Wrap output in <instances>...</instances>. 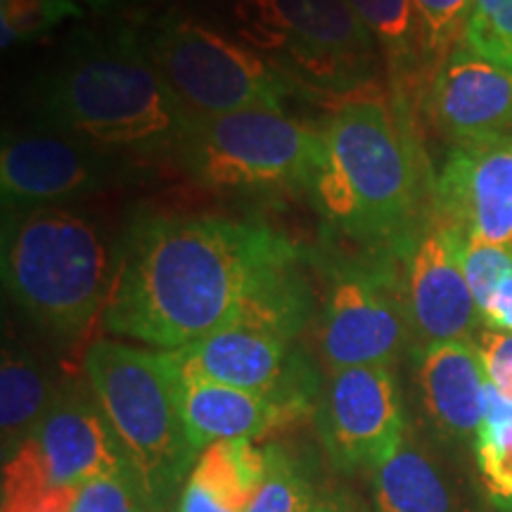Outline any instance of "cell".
<instances>
[{"label":"cell","mask_w":512,"mask_h":512,"mask_svg":"<svg viewBox=\"0 0 512 512\" xmlns=\"http://www.w3.org/2000/svg\"><path fill=\"white\" fill-rule=\"evenodd\" d=\"M185 171L221 192H302L325 164V131L285 112L249 110L192 117L181 143Z\"/></svg>","instance_id":"obj_7"},{"label":"cell","mask_w":512,"mask_h":512,"mask_svg":"<svg viewBox=\"0 0 512 512\" xmlns=\"http://www.w3.org/2000/svg\"><path fill=\"white\" fill-rule=\"evenodd\" d=\"M427 114L456 145L512 138V69L460 46L427 83Z\"/></svg>","instance_id":"obj_15"},{"label":"cell","mask_w":512,"mask_h":512,"mask_svg":"<svg viewBox=\"0 0 512 512\" xmlns=\"http://www.w3.org/2000/svg\"><path fill=\"white\" fill-rule=\"evenodd\" d=\"M418 382L434 427L448 439H477L486 373L470 342H439L420 351Z\"/></svg>","instance_id":"obj_17"},{"label":"cell","mask_w":512,"mask_h":512,"mask_svg":"<svg viewBox=\"0 0 512 512\" xmlns=\"http://www.w3.org/2000/svg\"><path fill=\"white\" fill-rule=\"evenodd\" d=\"M349 3L387 57L394 98L411 102L413 88L427 81L413 0H349Z\"/></svg>","instance_id":"obj_19"},{"label":"cell","mask_w":512,"mask_h":512,"mask_svg":"<svg viewBox=\"0 0 512 512\" xmlns=\"http://www.w3.org/2000/svg\"><path fill=\"white\" fill-rule=\"evenodd\" d=\"M463 242L453 230L432 226L408 256L403 290L413 339L422 349L467 342L482 318L460 264Z\"/></svg>","instance_id":"obj_14"},{"label":"cell","mask_w":512,"mask_h":512,"mask_svg":"<svg viewBox=\"0 0 512 512\" xmlns=\"http://www.w3.org/2000/svg\"><path fill=\"white\" fill-rule=\"evenodd\" d=\"M373 501L375 512H451L437 467L408 444L373 472Z\"/></svg>","instance_id":"obj_20"},{"label":"cell","mask_w":512,"mask_h":512,"mask_svg":"<svg viewBox=\"0 0 512 512\" xmlns=\"http://www.w3.org/2000/svg\"><path fill=\"white\" fill-rule=\"evenodd\" d=\"M176 512H235L228 505H223L214 494H209L207 489L200 484L185 479L181 496H178Z\"/></svg>","instance_id":"obj_32"},{"label":"cell","mask_w":512,"mask_h":512,"mask_svg":"<svg viewBox=\"0 0 512 512\" xmlns=\"http://www.w3.org/2000/svg\"><path fill=\"white\" fill-rule=\"evenodd\" d=\"M79 17H83V8L76 0H0L3 48L34 41L67 19Z\"/></svg>","instance_id":"obj_25"},{"label":"cell","mask_w":512,"mask_h":512,"mask_svg":"<svg viewBox=\"0 0 512 512\" xmlns=\"http://www.w3.org/2000/svg\"><path fill=\"white\" fill-rule=\"evenodd\" d=\"M174 356L183 375L266 396L283 408L292 425L316 415L320 399L316 366L294 337L264 323L235 320L202 342L174 351Z\"/></svg>","instance_id":"obj_10"},{"label":"cell","mask_w":512,"mask_h":512,"mask_svg":"<svg viewBox=\"0 0 512 512\" xmlns=\"http://www.w3.org/2000/svg\"><path fill=\"white\" fill-rule=\"evenodd\" d=\"M36 112L53 131L95 150L178 147L195 117L128 29L86 38L36 88Z\"/></svg>","instance_id":"obj_3"},{"label":"cell","mask_w":512,"mask_h":512,"mask_svg":"<svg viewBox=\"0 0 512 512\" xmlns=\"http://www.w3.org/2000/svg\"><path fill=\"white\" fill-rule=\"evenodd\" d=\"M477 351L489 382L512 401V332H484Z\"/></svg>","instance_id":"obj_30"},{"label":"cell","mask_w":512,"mask_h":512,"mask_svg":"<svg viewBox=\"0 0 512 512\" xmlns=\"http://www.w3.org/2000/svg\"><path fill=\"white\" fill-rule=\"evenodd\" d=\"M57 392L50 389L48 377L38 368L36 358L17 349L3 351L0 368V432L3 453L22 444L38 422L46 418Z\"/></svg>","instance_id":"obj_21"},{"label":"cell","mask_w":512,"mask_h":512,"mask_svg":"<svg viewBox=\"0 0 512 512\" xmlns=\"http://www.w3.org/2000/svg\"><path fill=\"white\" fill-rule=\"evenodd\" d=\"M460 264L479 311L486 309L491 294L512 275V254L505 245L486 240H465Z\"/></svg>","instance_id":"obj_28"},{"label":"cell","mask_w":512,"mask_h":512,"mask_svg":"<svg viewBox=\"0 0 512 512\" xmlns=\"http://www.w3.org/2000/svg\"><path fill=\"white\" fill-rule=\"evenodd\" d=\"M311 311L297 252L266 226L209 216H143L114 261L105 325L178 351L240 318L297 337Z\"/></svg>","instance_id":"obj_1"},{"label":"cell","mask_w":512,"mask_h":512,"mask_svg":"<svg viewBox=\"0 0 512 512\" xmlns=\"http://www.w3.org/2000/svg\"><path fill=\"white\" fill-rule=\"evenodd\" d=\"M505 247H508V252L512 254V235L508 238V242H505Z\"/></svg>","instance_id":"obj_35"},{"label":"cell","mask_w":512,"mask_h":512,"mask_svg":"<svg viewBox=\"0 0 512 512\" xmlns=\"http://www.w3.org/2000/svg\"><path fill=\"white\" fill-rule=\"evenodd\" d=\"M309 512H366V508L347 491H328L316 496Z\"/></svg>","instance_id":"obj_33"},{"label":"cell","mask_w":512,"mask_h":512,"mask_svg":"<svg viewBox=\"0 0 512 512\" xmlns=\"http://www.w3.org/2000/svg\"><path fill=\"white\" fill-rule=\"evenodd\" d=\"M413 339L406 290L392 266L335 273L318 320V347L330 373L356 366H392Z\"/></svg>","instance_id":"obj_11"},{"label":"cell","mask_w":512,"mask_h":512,"mask_svg":"<svg viewBox=\"0 0 512 512\" xmlns=\"http://www.w3.org/2000/svg\"><path fill=\"white\" fill-rule=\"evenodd\" d=\"M264 453L266 475L247 512H309L318 494H313L302 467L278 444L266 446Z\"/></svg>","instance_id":"obj_24"},{"label":"cell","mask_w":512,"mask_h":512,"mask_svg":"<svg viewBox=\"0 0 512 512\" xmlns=\"http://www.w3.org/2000/svg\"><path fill=\"white\" fill-rule=\"evenodd\" d=\"M482 318L486 320V325H491L494 330L512 332V275H508V278L496 287V292L491 294L489 304H486V309L482 311Z\"/></svg>","instance_id":"obj_31"},{"label":"cell","mask_w":512,"mask_h":512,"mask_svg":"<svg viewBox=\"0 0 512 512\" xmlns=\"http://www.w3.org/2000/svg\"><path fill=\"white\" fill-rule=\"evenodd\" d=\"M88 387L143 479L152 510L166 512L197 463L174 351L100 339L86 354Z\"/></svg>","instance_id":"obj_5"},{"label":"cell","mask_w":512,"mask_h":512,"mask_svg":"<svg viewBox=\"0 0 512 512\" xmlns=\"http://www.w3.org/2000/svg\"><path fill=\"white\" fill-rule=\"evenodd\" d=\"M181 403L190 441L200 453L216 441H254L292 425L283 408L266 396L183 373Z\"/></svg>","instance_id":"obj_18"},{"label":"cell","mask_w":512,"mask_h":512,"mask_svg":"<svg viewBox=\"0 0 512 512\" xmlns=\"http://www.w3.org/2000/svg\"><path fill=\"white\" fill-rule=\"evenodd\" d=\"M432 226L505 245L512 235V138L456 145L432 183Z\"/></svg>","instance_id":"obj_13"},{"label":"cell","mask_w":512,"mask_h":512,"mask_svg":"<svg viewBox=\"0 0 512 512\" xmlns=\"http://www.w3.org/2000/svg\"><path fill=\"white\" fill-rule=\"evenodd\" d=\"M114 264L100 230L79 211H5L3 283L17 306L60 337H81L110 299Z\"/></svg>","instance_id":"obj_4"},{"label":"cell","mask_w":512,"mask_h":512,"mask_svg":"<svg viewBox=\"0 0 512 512\" xmlns=\"http://www.w3.org/2000/svg\"><path fill=\"white\" fill-rule=\"evenodd\" d=\"M72 512H157L145 494L143 479L136 467L114 475L91 479L76 491Z\"/></svg>","instance_id":"obj_27"},{"label":"cell","mask_w":512,"mask_h":512,"mask_svg":"<svg viewBox=\"0 0 512 512\" xmlns=\"http://www.w3.org/2000/svg\"><path fill=\"white\" fill-rule=\"evenodd\" d=\"M133 467L93 389L69 384L46 418L3 458V512H27L53 489Z\"/></svg>","instance_id":"obj_9"},{"label":"cell","mask_w":512,"mask_h":512,"mask_svg":"<svg viewBox=\"0 0 512 512\" xmlns=\"http://www.w3.org/2000/svg\"><path fill=\"white\" fill-rule=\"evenodd\" d=\"M264 475V448H256L252 439H230L204 448L188 479L204 486L230 510L247 512Z\"/></svg>","instance_id":"obj_22"},{"label":"cell","mask_w":512,"mask_h":512,"mask_svg":"<svg viewBox=\"0 0 512 512\" xmlns=\"http://www.w3.org/2000/svg\"><path fill=\"white\" fill-rule=\"evenodd\" d=\"M463 48L512 69V0H472Z\"/></svg>","instance_id":"obj_26"},{"label":"cell","mask_w":512,"mask_h":512,"mask_svg":"<svg viewBox=\"0 0 512 512\" xmlns=\"http://www.w3.org/2000/svg\"><path fill=\"white\" fill-rule=\"evenodd\" d=\"M159 74L195 117L283 112L294 83L254 50L183 12H166L143 38Z\"/></svg>","instance_id":"obj_8"},{"label":"cell","mask_w":512,"mask_h":512,"mask_svg":"<svg viewBox=\"0 0 512 512\" xmlns=\"http://www.w3.org/2000/svg\"><path fill=\"white\" fill-rule=\"evenodd\" d=\"M477 460L489 496L503 508H512V425L479 427Z\"/></svg>","instance_id":"obj_29"},{"label":"cell","mask_w":512,"mask_h":512,"mask_svg":"<svg viewBox=\"0 0 512 512\" xmlns=\"http://www.w3.org/2000/svg\"><path fill=\"white\" fill-rule=\"evenodd\" d=\"M313 418L330 463L344 472H375L403 446L401 392L389 366L330 373Z\"/></svg>","instance_id":"obj_12"},{"label":"cell","mask_w":512,"mask_h":512,"mask_svg":"<svg viewBox=\"0 0 512 512\" xmlns=\"http://www.w3.org/2000/svg\"><path fill=\"white\" fill-rule=\"evenodd\" d=\"M420 24L422 60H425L427 83L434 72L463 46L472 0H413Z\"/></svg>","instance_id":"obj_23"},{"label":"cell","mask_w":512,"mask_h":512,"mask_svg":"<svg viewBox=\"0 0 512 512\" xmlns=\"http://www.w3.org/2000/svg\"><path fill=\"white\" fill-rule=\"evenodd\" d=\"M110 164L95 147L55 133H22L3 140L0 190L5 211L55 207L98 190Z\"/></svg>","instance_id":"obj_16"},{"label":"cell","mask_w":512,"mask_h":512,"mask_svg":"<svg viewBox=\"0 0 512 512\" xmlns=\"http://www.w3.org/2000/svg\"><path fill=\"white\" fill-rule=\"evenodd\" d=\"M233 15L294 86L335 105L373 86L377 43L349 0H238Z\"/></svg>","instance_id":"obj_6"},{"label":"cell","mask_w":512,"mask_h":512,"mask_svg":"<svg viewBox=\"0 0 512 512\" xmlns=\"http://www.w3.org/2000/svg\"><path fill=\"white\" fill-rule=\"evenodd\" d=\"M81 8L95 10V12H119L131 8V5L143 3V0H76Z\"/></svg>","instance_id":"obj_34"},{"label":"cell","mask_w":512,"mask_h":512,"mask_svg":"<svg viewBox=\"0 0 512 512\" xmlns=\"http://www.w3.org/2000/svg\"><path fill=\"white\" fill-rule=\"evenodd\" d=\"M325 145L311 190L323 219L351 240L411 252L415 221L432 202L411 105L368 86L337 102Z\"/></svg>","instance_id":"obj_2"}]
</instances>
